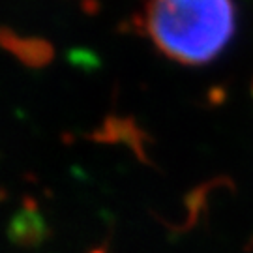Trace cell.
Returning <instances> with one entry per match:
<instances>
[{
	"mask_svg": "<svg viewBox=\"0 0 253 253\" xmlns=\"http://www.w3.org/2000/svg\"><path fill=\"white\" fill-rule=\"evenodd\" d=\"M141 25L167 58L199 66L225 49L236 15L233 0H146Z\"/></svg>",
	"mask_w": 253,
	"mask_h": 253,
	"instance_id": "6da1fadb",
	"label": "cell"
}]
</instances>
